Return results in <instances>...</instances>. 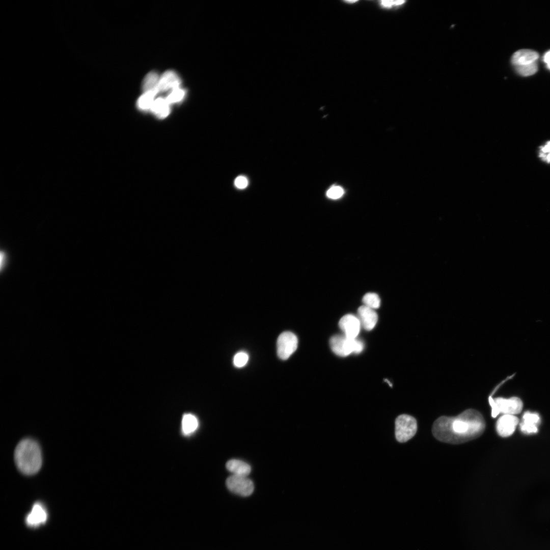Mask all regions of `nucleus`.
Segmentation results:
<instances>
[{"instance_id": "obj_17", "label": "nucleus", "mask_w": 550, "mask_h": 550, "mask_svg": "<svg viewBox=\"0 0 550 550\" xmlns=\"http://www.w3.org/2000/svg\"><path fill=\"white\" fill-rule=\"evenodd\" d=\"M159 78L158 74L154 71L148 73L143 81L142 89L143 92L155 91L159 93L158 85Z\"/></svg>"}, {"instance_id": "obj_28", "label": "nucleus", "mask_w": 550, "mask_h": 550, "mask_svg": "<svg viewBox=\"0 0 550 550\" xmlns=\"http://www.w3.org/2000/svg\"><path fill=\"white\" fill-rule=\"evenodd\" d=\"M381 5L384 8H391L393 6H395V1H382Z\"/></svg>"}, {"instance_id": "obj_21", "label": "nucleus", "mask_w": 550, "mask_h": 550, "mask_svg": "<svg viewBox=\"0 0 550 550\" xmlns=\"http://www.w3.org/2000/svg\"><path fill=\"white\" fill-rule=\"evenodd\" d=\"M185 94V91L179 87L171 90L166 99L169 104L178 102L183 99Z\"/></svg>"}, {"instance_id": "obj_3", "label": "nucleus", "mask_w": 550, "mask_h": 550, "mask_svg": "<svg viewBox=\"0 0 550 550\" xmlns=\"http://www.w3.org/2000/svg\"><path fill=\"white\" fill-rule=\"evenodd\" d=\"M332 351L337 355L346 356L351 353H360L364 347L363 342L360 339L349 338L343 335H336L329 341Z\"/></svg>"}, {"instance_id": "obj_20", "label": "nucleus", "mask_w": 550, "mask_h": 550, "mask_svg": "<svg viewBox=\"0 0 550 550\" xmlns=\"http://www.w3.org/2000/svg\"><path fill=\"white\" fill-rule=\"evenodd\" d=\"M517 72L521 76H528L535 74L538 70L536 61L527 65L515 66Z\"/></svg>"}, {"instance_id": "obj_14", "label": "nucleus", "mask_w": 550, "mask_h": 550, "mask_svg": "<svg viewBox=\"0 0 550 550\" xmlns=\"http://www.w3.org/2000/svg\"><path fill=\"white\" fill-rule=\"evenodd\" d=\"M227 470L234 475L246 477L251 472V468L249 464L240 460L231 459L226 463Z\"/></svg>"}, {"instance_id": "obj_24", "label": "nucleus", "mask_w": 550, "mask_h": 550, "mask_svg": "<svg viewBox=\"0 0 550 550\" xmlns=\"http://www.w3.org/2000/svg\"><path fill=\"white\" fill-rule=\"evenodd\" d=\"M344 194L343 189L339 186L330 187L326 192V196L332 199H337L341 197Z\"/></svg>"}, {"instance_id": "obj_30", "label": "nucleus", "mask_w": 550, "mask_h": 550, "mask_svg": "<svg viewBox=\"0 0 550 550\" xmlns=\"http://www.w3.org/2000/svg\"><path fill=\"white\" fill-rule=\"evenodd\" d=\"M345 2L349 3H352L357 2V1H345Z\"/></svg>"}, {"instance_id": "obj_12", "label": "nucleus", "mask_w": 550, "mask_h": 550, "mask_svg": "<svg viewBox=\"0 0 550 550\" xmlns=\"http://www.w3.org/2000/svg\"><path fill=\"white\" fill-rule=\"evenodd\" d=\"M538 57V53L533 50L520 49L512 56L511 63L515 66L527 65L536 62Z\"/></svg>"}, {"instance_id": "obj_26", "label": "nucleus", "mask_w": 550, "mask_h": 550, "mask_svg": "<svg viewBox=\"0 0 550 550\" xmlns=\"http://www.w3.org/2000/svg\"><path fill=\"white\" fill-rule=\"evenodd\" d=\"M520 428L522 432L527 434L536 433L538 430L537 426L528 425L522 422L520 424Z\"/></svg>"}, {"instance_id": "obj_6", "label": "nucleus", "mask_w": 550, "mask_h": 550, "mask_svg": "<svg viewBox=\"0 0 550 550\" xmlns=\"http://www.w3.org/2000/svg\"><path fill=\"white\" fill-rule=\"evenodd\" d=\"M226 486L231 492L241 496H249L254 490L252 481L245 476L233 475L227 479Z\"/></svg>"}, {"instance_id": "obj_10", "label": "nucleus", "mask_w": 550, "mask_h": 550, "mask_svg": "<svg viewBox=\"0 0 550 550\" xmlns=\"http://www.w3.org/2000/svg\"><path fill=\"white\" fill-rule=\"evenodd\" d=\"M357 317L361 326L367 331L372 330L378 320V316L375 310L365 305L359 308Z\"/></svg>"}, {"instance_id": "obj_18", "label": "nucleus", "mask_w": 550, "mask_h": 550, "mask_svg": "<svg viewBox=\"0 0 550 550\" xmlns=\"http://www.w3.org/2000/svg\"><path fill=\"white\" fill-rule=\"evenodd\" d=\"M157 93L158 92L155 91H150L143 93L138 100L137 103L139 108L142 110H146L151 108V107L155 100L154 97Z\"/></svg>"}, {"instance_id": "obj_23", "label": "nucleus", "mask_w": 550, "mask_h": 550, "mask_svg": "<svg viewBox=\"0 0 550 550\" xmlns=\"http://www.w3.org/2000/svg\"><path fill=\"white\" fill-rule=\"evenodd\" d=\"M522 420V422L524 423L537 426L539 422L540 418L537 413H532L528 411L523 415Z\"/></svg>"}, {"instance_id": "obj_25", "label": "nucleus", "mask_w": 550, "mask_h": 550, "mask_svg": "<svg viewBox=\"0 0 550 550\" xmlns=\"http://www.w3.org/2000/svg\"><path fill=\"white\" fill-rule=\"evenodd\" d=\"M248 180L244 176H239L235 179L234 185L238 189H242L248 185Z\"/></svg>"}, {"instance_id": "obj_2", "label": "nucleus", "mask_w": 550, "mask_h": 550, "mask_svg": "<svg viewBox=\"0 0 550 550\" xmlns=\"http://www.w3.org/2000/svg\"><path fill=\"white\" fill-rule=\"evenodd\" d=\"M14 460L17 468L23 474L31 475L36 473L42 465L39 445L32 439L21 441L15 448Z\"/></svg>"}, {"instance_id": "obj_15", "label": "nucleus", "mask_w": 550, "mask_h": 550, "mask_svg": "<svg viewBox=\"0 0 550 550\" xmlns=\"http://www.w3.org/2000/svg\"><path fill=\"white\" fill-rule=\"evenodd\" d=\"M169 105L166 98L159 97L154 101L150 109L158 117L164 118L170 113Z\"/></svg>"}, {"instance_id": "obj_8", "label": "nucleus", "mask_w": 550, "mask_h": 550, "mask_svg": "<svg viewBox=\"0 0 550 550\" xmlns=\"http://www.w3.org/2000/svg\"><path fill=\"white\" fill-rule=\"evenodd\" d=\"M339 325L344 335L351 338H356L361 326L358 317L352 314L343 316L339 321Z\"/></svg>"}, {"instance_id": "obj_22", "label": "nucleus", "mask_w": 550, "mask_h": 550, "mask_svg": "<svg viewBox=\"0 0 550 550\" xmlns=\"http://www.w3.org/2000/svg\"><path fill=\"white\" fill-rule=\"evenodd\" d=\"M249 359V355L246 352L239 351L233 358V364L237 368L243 367L248 363Z\"/></svg>"}, {"instance_id": "obj_7", "label": "nucleus", "mask_w": 550, "mask_h": 550, "mask_svg": "<svg viewBox=\"0 0 550 550\" xmlns=\"http://www.w3.org/2000/svg\"><path fill=\"white\" fill-rule=\"evenodd\" d=\"M496 408L499 414L512 415L519 414L522 410L523 404L518 397L510 398L498 397L493 398Z\"/></svg>"}, {"instance_id": "obj_13", "label": "nucleus", "mask_w": 550, "mask_h": 550, "mask_svg": "<svg viewBox=\"0 0 550 550\" xmlns=\"http://www.w3.org/2000/svg\"><path fill=\"white\" fill-rule=\"evenodd\" d=\"M47 519V513L43 506L39 503L34 505L31 512L26 517L28 525L36 526L44 522Z\"/></svg>"}, {"instance_id": "obj_19", "label": "nucleus", "mask_w": 550, "mask_h": 550, "mask_svg": "<svg viewBox=\"0 0 550 550\" xmlns=\"http://www.w3.org/2000/svg\"><path fill=\"white\" fill-rule=\"evenodd\" d=\"M364 305L374 310L378 309L380 305V299L378 295L375 293L369 292L366 293L363 297Z\"/></svg>"}, {"instance_id": "obj_11", "label": "nucleus", "mask_w": 550, "mask_h": 550, "mask_svg": "<svg viewBox=\"0 0 550 550\" xmlns=\"http://www.w3.org/2000/svg\"><path fill=\"white\" fill-rule=\"evenodd\" d=\"M180 84V80L177 74L173 71L168 70L159 78L158 89L159 92H163L179 88Z\"/></svg>"}, {"instance_id": "obj_27", "label": "nucleus", "mask_w": 550, "mask_h": 550, "mask_svg": "<svg viewBox=\"0 0 550 550\" xmlns=\"http://www.w3.org/2000/svg\"><path fill=\"white\" fill-rule=\"evenodd\" d=\"M543 61L546 64L547 68L550 70V50L547 51L543 56Z\"/></svg>"}, {"instance_id": "obj_4", "label": "nucleus", "mask_w": 550, "mask_h": 550, "mask_svg": "<svg viewBox=\"0 0 550 550\" xmlns=\"http://www.w3.org/2000/svg\"><path fill=\"white\" fill-rule=\"evenodd\" d=\"M417 431L416 419L408 415L402 414L395 420V436L400 443H405L411 439Z\"/></svg>"}, {"instance_id": "obj_5", "label": "nucleus", "mask_w": 550, "mask_h": 550, "mask_svg": "<svg viewBox=\"0 0 550 550\" xmlns=\"http://www.w3.org/2000/svg\"><path fill=\"white\" fill-rule=\"evenodd\" d=\"M298 345V339L292 332L286 331L281 333L277 342V354L279 358L285 360L295 351Z\"/></svg>"}, {"instance_id": "obj_16", "label": "nucleus", "mask_w": 550, "mask_h": 550, "mask_svg": "<svg viewBox=\"0 0 550 550\" xmlns=\"http://www.w3.org/2000/svg\"><path fill=\"white\" fill-rule=\"evenodd\" d=\"M198 427V421L196 416L191 414H184L182 419L181 429L185 435L194 432Z\"/></svg>"}, {"instance_id": "obj_9", "label": "nucleus", "mask_w": 550, "mask_h": 550, "mask_svg": "<svg viewBox=\"0 0 550 550\" xmlns=\"http://www.w3.org/2000/svg\"><path fill=\"white\" fill-rule=\"evenodd\" d=\"M518 422V419L514 415H503L497 422V432L502 437L510 436L514 432Z\"/></svg>"}, {"instance_id": "obj_1", "label": "nucleus", "mask_w": 550, "mask_h": 550, "mask_svg": "<svg viewBox=\"0 0 550 550\" xmlns=\"http://www.w3.org/2000/svg\"><path fill=\"white\" fill-rule=\"evenodd\" d=\"M485 429L482 415L474 409H468L456 417L441 416L433 423L432 432L438 441L460 444L481 436Z\"/></svg>"}, {"instance_id": "obj_29", "label": "nucleus", "mask_w": 550, "mask_h": 550, "mask_svg": "<svg viewBox=\"0 0 550 550\" xmlns=\"http://www.w3.org/2000/svg\"><path fill=\"white\" fill-rule=\"evenodd\" d=\"M545 159H547L548 162L550 161V152L547 155V156H545Z\"/></svg>"}]
</instances>
